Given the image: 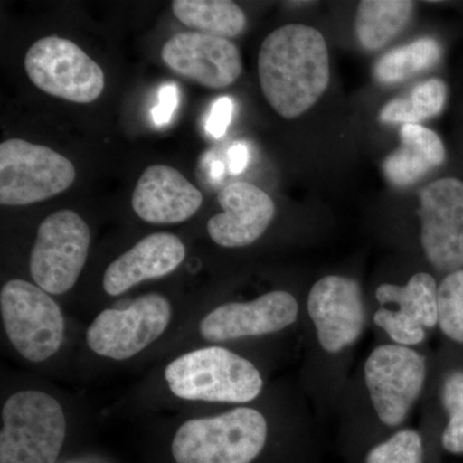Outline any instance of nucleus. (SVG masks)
Masks as SVG:
<instances>
[{
  "mask_svg": "<svg viewBox=\"0 0 463 463\" xmlns=\"http://www.w3.org/2000/svg\"><path fill=\"white\" fill-rule=\"evenodd\" d=\"M431 364L421 347L379 344L361 365L362 402H352L356 419L367 417L358 432L341 447L346 463H355L376 441L405 428L416 405L425 397ZM353 408V410H356Z\"/></svg>",
  "mask_w": 463,
  "mask_h": 463,
  "instance_id": "nucleus-1",
  "label": "nucleus"
},
{
  "mask_svg": "<svg viewBox=\"0 0 463 463\" xmlns=\"http://www.w3.org/2000/svg\"><path fill=\"white\" fill-rule=\"evenodd\" d=\"M307 317L313 330L315 399L322 403L343 398L336 367H346L370 323L361 283L352 277L327 274L307 292Z\"/></svg>",
  "mask_w": 463,
  "mask_h": 463,
  "instance_id": "nucleus-2",
  "label": "nucleus"
},
{
  "mask_svg": "<svg viewBox=\"0 0 463 463\" xmlns=\"http://www.w3.org/2000/svg\"><path fill=\"white\" fill-rule=\"evenodd\" d=\"M259 81L265 99L285 118L318 102L330 83L327 43L315 27L291 24L274 30L259 51Z\"/></svg>",
  "mask_w": 463,
  "mask_h": 463,
  "instance_id": "nucleus-3",
  "label": "nucleus"
},
{
  "mask_svg": "<svg viewBox=\"0 0 463 463\" xmlns=\"http://www.w3.org/2000/svg\"><path fill=\"white\" fill-rule=\"evenodd\" d=\"M269 440V423L257 408L240 407L183 423L173 439L176 463H255Z\"/></svg>",
  "mask_w": 463,
  "mask_h": 463,
  "instance_id": "nucleus-4",
  "label": "nucleus"
},
{
  "mask_svg": "<svg viewBox=\"0 0 463 463\" xmlns=\"http://www.w3.org/2000/svg\"><path fill=\"white\" fill-rule=\"evenodd\" d=\"M165 380L178 398L216 403H250L260 397L264 388L257 365L222 346L178 356L167 365Z\"/></svg>",
  "mask_w": 463,
  "mask_h": 463,
  "instance_id": "nucleus-5",
  "label": "nucleus"
},
{
  "mask_svg": "<svg viewBox=\"0 0 463 463\" xmlns=\"http://www.w3.org/2000/svg\"><path fill=\"white\" fill-rule=\"evenodd\" d=\"M65 438V413L51 395L26 390L3 405L0 463H56Z\"/></svg>",
  "mask_w": 463,
  "mask_h": 463,
  "instance_id": "nucleus-6",
  "label": "nucleus"
},
{
  "mask_svg": "<svg viewBox=\"0 0 463 463\" xmlns=\"http://www.w3.org/2000/svg\"><path fill=\"white\" fill-rule=\"evenodd\" d=\"M0 310L9 341L27 361L41 364L60 350L65 318L44 289L12 279L0 292Z\"/></svg>",
  "mask_w": 463,
  "mask_h": 463,
  "instance_id": "nucleus-7",
  "label": "nucleus"
},
{
  "mask_svg": "<svg viewBox=\"0 0 463 463\" xmlns=\"http://www.w3.org/2000/svg\"><path fill=\"white\" fill-rule=\"evenodd\" d=\"M76 170L69 158L24 139L0 145V203L25 206L52 199L71 187Z\"/></svg>",
  "mask_w": 463,
  "mask_h": 463,
  "instance_id": "nucleus-8",
  "label": "nucleus"
},
{
  "mask_svg": "<svg viewBox=\"0 0 463 463\" xmlns=\"http://www.w3.org/2000/svg\"><path fill=\"white\" fill-rule=\"evenodd\" d=\"M439 283L431 273H414L404 285L385 282L374 289L370 323L388 343L422 347L439 326Z\"/></svg>",
  "mask_w": 463,
  "mask_h": 463,
  "instance_id": "nucleus-9",
  "label": "nucleus"
},
{
  "mask_svg": "<svg viewBox=\"0 0 463 463\" xmlns=\"http://www.w3.org/2000/svg\"><path fill=\"white\" fill-rule=\"evenodd\" d=\"M90 231L80 215L60 210L39 225L30 255V274L36 286L52 295H62L74 288L88 252Z\"/></svg>",
  "mask_w": 463,
  "mask_h": 463,
  "instance_id": "nucleus-10",
  "label": "nucleus"
},
{
  "mask_svg": "<svg viewBox=\"0 0 463 463\" xmlns=\"http://www.w3.org/2000/svg\"><path fill=\"white\" fill-rule=\"evenodd\" d=\"M25 70L36 88L70 102H94L105 90V74L99 63L61 36L33 43L26 53Z\"/></svg>",
  "mask_w": 463,
  "mask_h": 463,
  "instance_id": "nucleus-11",
  "label": "nucleus"
},
{
  "mask_svg": "<svg viewBox=\"0 0 463 463\" xmlns=\"http://www.w3.org/2000/svg\"><path fill=\"white\" fill-rule=\"evenodd\" d=\"M172 306L160 294L137 298L127 309H106L87 331L88 346L96 354L125 361L138 354L165 332Z\"/></svg>",
  "mask_w": 463,
  "mask_h": 463,
  "instance_id": "nucleus-12",
  "label": "nucleus"
},
{
  "mask_svg": "<svg viewBox=\"0 0 463 463\" xmlns=\"http://www.w3.org/2000/svg\"><path fill=\"white\" fill-rule=\"evenodd\" d=\"M420 245L439 273L463 269V182L439 179L420 192Z\"/></svg>",
  "mask_w": 463,
  "mask_h": 463,
  "instance_id": "nucleus-13",
  "label": "nucleus"
},
{
  "mask_svg": "<svg viewBox=\"0 0 463 463\" xmlns=\"http://www.w3.org/2000/svg\"><path fill=\"white\" fill-rule=\"evenodd\" d=\"M300 318V304L288 291L274 289L249 301H232L215 307L200 323L209 343L267 336L291 327Z\"/></svg>",
  "mask_w": 463,
  "mask_h": 463,
  "instance_id": "nucleus-14",
  "label": "nucleus"
},
{
  "mask_svg": "<svg viewBox=\"0 0 463 463\" xmlns=\"http://www.w3.org/2000/svg\"><path fill=\"white\" fill-rule=\"evenodd\" d=\"M164 63L175 74L210 90H224L242 72L239 48L230 39L191 32L172 36L161 50Z\"/></svg>",
  "mask_w": 463,
  "mask_h": 463,
  "instance_id": "nucleus-15",
  "label": "nucleus"
},
{
  "mask_svg": "<svg viewBox=\"0 0 463 463\" xmlns=\"http://www.w3.org/2000/svg\"><path fill=\"white\" fill-rule=\"evenodd\" d=\"M223 213L207 222L210 239L227 249L246 248L267 232L276 215L269 194L248 182H234L218 194Z\"/></svg>",
  "mask_w": 463,
  "mask_h": 463,
  "instance_id": "nucleus-16",
  "label": "nucleus"
},
{
  "mask_svg": "<svg viewBox=\"0 0 463 463\" xmlns=\"http://www.w3.org/2000/svg\"><path fill=\"white\" fill-rule=\"evenodd\" d=\"M203 194L172 166L154 165L143 172L132 196L134 213L152 224H176L196 214Z\"/></svg>",
  "mask_w": 463,
  "mask_h": 463,
  "instance_id": "nucleus-17",
  "label": "nucleus"
},
{
  "mask_svg": "<svg viewBox=\"0 0 463 463\" xmlns=\"http://www.w3.org/2000/svg\"><path fill=\"white\" fill-rule=\"evenodd\" d=\"M184 258V243L178 236L149 234L109 265L103 288L111 297H118L138 283L174 272Z\"/></svg>",
  "mask_w": 463,
  "mask_h": 463,
  "instance_id": "nucleus-18",
  "label": "nucleus"
},
{
  "mask_svg": "<svg viewBox=\"0 0 463 463\" xmlns=\"http://www.w3.org/2000/svg\"><path fill=\"white\" fill-rule=\"evenodd\" d=\"M446 160V148L437 133L420 124L401 128V147L383 161V174L392 184H413Z\"/></svg>",
  "mask_w": 463,
  "mask_h": 463,
  "instance_id": "nucleus-19",
  "label": "nucleus"
},
{
  "mask_svg": "<svg viewBox=\"0 0 463 463\" xmlns=\"http://www.w3.org/2000/svg\"><path fill=\"white\" fill-rule=\"evenodd\" d=\"M428 390L434 392L443 421L428 435L441 452L463 456V365L432 370Z\"/></svg>",
  "mask_w": 463,
  "mask_h": 463,
  "instance_id": "nucleus-20",
  "label": "nucleus"
},
{
  "mask_svg": "<svg viewBox=\"0 0 463 463\" xmlns=\"http://www.w3.org/2000/svg\"><path fill=\"white\" fill-rule=\"evenodd\" d=\"M414 3L407 0H364L355 16V35L368 52L383 50L403 32L412 18Z\"/></svg>",
  "mask_w": 463,
  "mask_h": 463,
  "instance_id": "nucleus-21",
  "label": "nucleus"
},
{
  "mask_svg": "<svg viewBox=\"0 0 463 463\" xmlns=\"http://www.w3.org/2000/svg\"><path fill=\"white\" fill-rule=\"evenodd\" d=\"M172 9L174 16L197 33L228 39L245 32V14L230 0H174Z\"/></svg>",
  "mask_w": 463,
  "mask_h": 463,
  "instance_id": "nucleus-22",
  "label": "nucleus"
},
{
  "mask_svg": "<svg viewBox=\"0 0 463 463\" xmlns=\"http://www.w3.org/2000/svg\"><path fill=\"white\" fill-rule=\"evenodd\" d=\"M438 452L422 429L405 426L376 441L355 463H437Z\"/></svg>",
  "mask_w": 463,
  "mask_h": 463,
  "instance_id": "nucleus-23",
  "label": "nucleus"
},
{
  "mask_svg": "<svg viewBox=\"0 0 463 463\" xmlns=\"http://www.w3.org/2000/svg\"><path fill=\"white\" fill-rule=\"evenodd\" d=\"M440 56L441 48L435 39H417L380 58L374 66V76L383 84L402 83L437 65Z\"/></svg>",
  "mask_w": 463,
  "mask_h": 463,
  "instance_id": "nucleus-24",
  "label": "nucleus"
},
{
  "mask_svg": "<svg viewBox=\"0 0 463 463\" xmlns=\"http://www.w3.org/2000/svg\"><path fill=\"white\" fill-rule=\"evenodd\" d=\"M447 100V85L440 79L422 81L403 99L383 106L379 120L383 124H419L440 114Z\"/></svg>",
  "mask_w": 463,
  "mask_h": 463,
  "instance_id": "nucleus-25",
  "label": "nucleus"
},
{
  "mask_svg": "<svg viewBox=\"0 0 463 463\" xmlns=\"http://www.w3.org/2000/svg\"><path fill=\"white\" fill-rule=\"evenodd\" d=\"M439 331L452 345L463 346V269L439 282Z\"/></svg>",
  "mask_w": 463,
  "mask_h": 463,
  "instance_id": "nucleus-26",
  "label": "nucleus"
},
{
  "mask_svg": "<svg viewBox=\"0 0 463 463\" xmlns=\"http://www.w3.org/2000/svg\"><path fill=\"white\" fill-rule=\"evenodd\" d=\"M232 115H233V100L230 97L216 99L206 123V129L210 136L214 138L223 137L231 123Z\"/></svg>",
  "mask_w": 463,
  "mask_h": 463,
  "instance_id": "nucleus-27",
  "label": "nucleus"
},
{
  "mask_svg": "<svg viewBox=\"0 0 463 463\" xmlns=\"http://www.w3.org/2000/svg\"><path fill=\"white\" fill-rule=\"evenodd\" d=\"M178 108V90L176 85H164L158 93V105L152 109V118L158 127L169 124L174 111Z\"/></svg>",
  "mask_w": 463,
  "mask_h": 463,
  "instance_id": "nucleus-28",
  "label": "nucleus"
},
{
  "mask_svg": "<svg viewBox=\"0 0 463 463\" xmlns=\"http://www.w3.org/2000/svg\"><path fill=\"white\" fill-rule=\"evenodd\" d=\"M228 157H230L231 172L240 174L248 165V147L242 143H236V145L232 146L230 152H228Z\"/></svg>",
  "mask_w": 463,
  "mask_h": 463,
  "instance_id": "nucleus-29",
  "label": "nucleus"
},
{
  "mask_svg": "<svg viewBox=\"0 0 463 463\" xmlns=\"http://www.w3.org/2000/svg\"><path fill=\"white\" fill-rule=\"evenodd\" d=\"M224 174V165L221 161H214L212 165V176L214 179H221Z\"/></svg>",
  "mask_w": 463,
  "mask_h": 463,
  "instance_id": "nucleus-30",
  "label": "nucleus"
}]
</instances>
